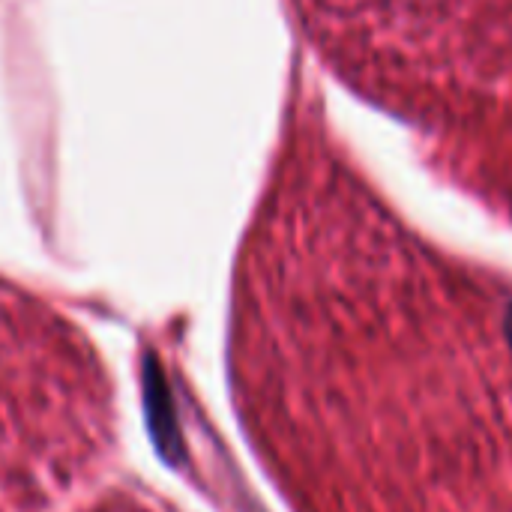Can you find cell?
Here are the masks:
<instances>
[{"label": "cell", "mask_w": 512, "mask_h": 512, "mask_svg": "<svg viewBox=\"0 0 512 512\" xmlns=\"http://www.w3.org/2000/svg\"><path fill=\"white\" fill-rule=\"evenodd\" d=\"M144 393H147V414H150L153 438H156V444H159L165 459H177L180 456V435H177L171 399H168V390H165V384H162V378H159V372L153 366L147 372Z\"/></svg>", "instance_id": "obj_1"}, {"label": "cell", "mask_w": 512, "mask_h": 512, "mask_svg": "<svg viewBox=\"0 0 512 512\" xmlns=\"http://www.w3.org/2000/svg\"><path fill=\"white\" fill-rule=\"evenodd\" d=\"M504 333H507V342H510L512 348V303L510 309H507V318H504Z\"/></svg>", "instance_id": "obj_2"}]
</instances>
